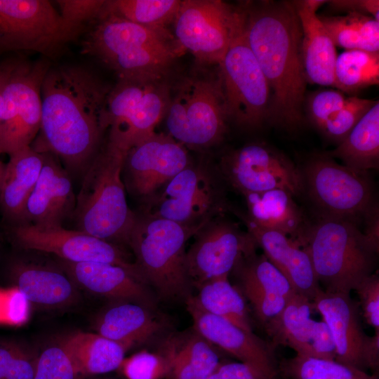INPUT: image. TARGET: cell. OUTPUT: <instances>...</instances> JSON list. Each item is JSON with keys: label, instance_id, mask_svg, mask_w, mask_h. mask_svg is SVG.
Listing matches in <instances>:
<instances>
[{"label": "cell", "instance_id": "obj_1", "mask_svg": "<svg viewBox=\"0 0 379 379\" xmlns=\"http://www.w3.org/2000/svg\"><path fill=\"white\" fill-rule=\"evenodd\" d=\"M111 88L86 67H49L41 88V117L34 149L58 157L74 172L86 171L100 148Z\"/></svg>", "mask_w": 379, "mask_h": 379}, {"label": "cell", "instance_id": "obj_2", "mask_svg": "<svg viewBox=\"0 0 379 379\" xmlns=\"http://www.w3.org/2000/svg\"><path fill=\"white\" fill-rule=\"evenodd\" d=\"M243 33L271 93L269 118L293 130L303 121L307 80L302 30L293 1H260L242 8Z\"/></svg>", "mask_w": 379, "mask_h": 379}, {"label": "cell", "instance_id": "obj_3", "mask_svg": "<svg viewBox=\"0 0 379 379\" xmlns=\"http://www.w3.org/2000/svg\"><path fill=\"white\" fill-rule=\"evenodd\" d=\"M182 50L166 27H147L101 11L82 53L94 56L119 79L158 81Z\"/></svg>", "mask_w": 379, "mask_h": 379}, {"label": "cell", "instance_id": "obj_4", "mask_svg": "<svg viewBox=\"0 0 379 379\" xmlns=\"http://www.w3.org/2000/svg\"><path fill=\"white\" fill-rule=\"evenodd\" d=\"M298 241L326 292L350 293L375 273L379 247L357 220L315 215Z\"/></svg>", "mask_w": 379, "mask_h": 379}, {"label": "cell", "instance_id": "obj_5", "mask_svg": "<svg viewBox=\"0 0 379 379\" xmlns=\"http://www.w3.org/2000/svg\"><path fill=\"white\" fill-rule=\"evenodd\" d=\"M127 152L108 138L85 171L74 213L77 230L128 245L137 215L128 207L122 180Z\"/></svg>", "mask_w": 379, "mask_h": 379}, {"label": "cell", "instance_id": "obj_6", "mask_svg": "<svg viewBox=\"0 0 379 379\" xmlns=\"http://www.w3.org/2000/svg\"><path fill=\"white\" fill-rule=\"evenodd\" d=\"M205 224L188 225L137 215L128 246L147 284L165 299L186 300L192 295L185 270V246Z\"/></svg>", "mask_w": 379, "mask_h": 379}, {"label": "cell", "instance_id": "obj_7", "mask_svg": "<svg viewBox=\"0 0 379 379\" xmlns=\"http://www.w3.org/2000/svg\"><path fill=\"white\" fill-rule=\"evenodd\" d=\"M307 194L316 215L348 218L362 223L378 207L368 172L338 163L326 153L314 155L300 166Z\"/></svg>", "mask_w": 379, "mask_h": 379}, {"label": "cell", "instance_id": "obj_8", "mask_svg": "<svg viewBox=\"0 0 379 379\" xmlns=\"http://www.w3.org/2000/svg\"><path fill=\"white\" fill-rule=\"evenodd\" d=\"M166 114L168 134L182 145L203 148L218 143L229 119L220 75L183 81Z\"/></svg>", "mask_w": 379, "mask_h": 379}, {"label": "cell", "instance_id": "obj_9", "mask_svg": "<svg viewBox=\"0 0 379 379\" xmlns=\"http://www.w3.org/2000/svg\"><path fill=\"white\" fill-rule=\"evenodd\" d=\"M81 31L68 25L47 0H0V50L60 55Z\"/></svg>", "mask_w": 379, "mask_h": 379}, {"label": "cell", "instance_id": "obj_10", "mask_svg": "<svg viewBox=\"0 0 379 379\" xmlns=\"http://www.w3.org/2000/svg\"><path fill=\"white\" fill-rule=\"evenodd\" d=\"M51 65L48 59L8 64L2 92L0 154L11 155L36 139L41 126V88Z\"/></svg>", "mask_w": 379, "mask_h": 379}, {"label": "cell", "instance_id": "obj_11", "mask_svg": "<svg viewBox=\"0 0 379 379\" xmlns=\"http://www.w3.org/2000/svg\"><path fill=\"white\" fill-rule=\"evenodd\" d=\"M174 39L203 63H219L244 25L242 8L218 0L181 1L173 19Z\"/></svg>", "mask_w": 379, "mask_h": 379}, {"label": "cell", "instance_id": "obj_12", "mask_svg": "<svg viewBox=\"0 0 379 379\" xmlns=\"http://www.w3.org/2000/svg\"><path fill=\"white\" fill-rule=\"evenodd\" d=\"M218 65L229 119L244 126L258 127L269 118L271 93L243 27Z\"/></svg>", "mask_w": 379, "mask_h": 379}, {"label": "cell", "instance_id": "obj_13", "mask_svg": "<svg viewBox=\"0 0 379 379\" xmlns=\"http://www.w3.org/2000/svg\"><path fill=\"white\" fill-rule=\"evenodd\" d=\"M214 177L190 164L157 192L145 199L143 215L188 225H200L226 207Z\"/></svg>", "mask_w": 379, "mask_h": 379}, {"label": "cell", "instance_id": "obj_14", "mask_svg": "<svg viewBox=\"0 0 379 379\" xmlns=\"http://www.w3.org/2000/svg\"><path fill=\"white\" fill-rule=\"evenodd\" d=\"M220 172L243 196L275 189L286 190L294 197L302 194L300 166L264 144L251 143L228 152L220 161Z\"/></svg>", "mask_w": 379, "mask_h": 379}, {"label": "cell", "instance_id": "obj_15", "mask_svg": "<svg viewBox=\"0 0 379 379\" xmlns=\"http://www.w3.org/2000/svg\"><path fill=\"white\" fill-rule=\"evenodd\" d=\"M194 237L185 253V270L196 288L208 280L228 276L239 260L258 246L248 232L224 219H211Z\"/></svg>", "mask_w": 379, "mask_h": 379}, {"label": "cell", "instance_id": "obj_16", "mask_svg": "<svg viewBox=\"0 0 379 379\" xmlns=\"http://www.w3.org/2000/svg\"><path fill=\"white\" fill-rule=\"evenodd\" d=\"M16 241L26 249L56 255L69 262H98L122 267L145 281L135 262L115 244L79 230L44 227L22 223L15 226Z\"/></svg>", "mask_w": 379, "mask_h": 379}, {"label": "cell", "instance_id": "obj_17", "mask_svg": "<svg viewBox=\"0 0 379 379\" xmlns=\"http://www.w3.org/2000/svg\"><path fill=\"white\" fill-rule=\"evenodd\" d=\"M190 164L183 145L154 132L128 150L122 170L125 188L145 200Z\"/></svg>", "mask_w": 379, "mask_h": 379}, {"label": "cell", "instance_id": "obj_18", "mask_svg": "<svg viewBox=\"0 0 379 379\" xmlns=\"http://www.w3.org/2000/svg\"><path fill=\"white\" fill-rule=\"evenodd\" d=\"M185 302L194 330L200 335L248 366L258 379H274L277 376L274 347L271 343L263 340L253 331L205 311L193 295Z\"/></svg>", "mask_w": 379, "mask_h": 379}, {"label": "cell", "instance_id": "obj_19", "mask_svg": "<svg viewBox=\"0 0 379 379\" xmlns=\"http://www.w3.org/2000/svg\"><path fill=\"white\" fill-rule=\"evenodd\" d=\"M232 272L263 326L278 315L296 293L265 255L255 251L242 258Z\"/></svg>", "mask_w": 379, "mask_h": 379}, {"label": "cell", "instance_id": "obj_20", "mask_svg": "<svg viewBox=\"0 0 379 379\" xmlns=\"http://www.w3.org/2000/svg\"><path fill=\"white\" fill-rule=\"evenodd\" d=\"M71 179L53 155L44 153V164L25 207L24 221L39 227H60L74 211Z\"/></svg>", "mask_w": 379, "mask_h": 379}, {"label": "cell", "instance_id": "obj_21", "mask_svg": "<svg viewBox=\"0 0 379 379\" xmlns=\"http://www.w3.org/2000/svg\"><path fill=\"white\" fill-rule=\"evenodd\" d=\"M257 246L286 278L293 290L311 301L321 291L311 260L299 242L277 231L260 227L239 214Z\"/></svg>", "mask_w": 379, "mask_h": 379}, {"label": "cell", "instance_id": "obj_22", "mask_svg": "<svg viewBox=\"0 0 379 379\" xmlns=\"http://www.w3.org/2000/svg\"><path fill=\"white\" fill-rule=\"evenodd\" d=\"M312 302L332 333L336 349L335 360L364 370L363 350L367 335L361 324L358 304L350 293L321 290Z\"/></svg>", "mask_w": 379, "mask_h": 379}, {"label": "cell", "instance_id": "obj_23", "mask_svg": "<svg viewBox=\"0 0 379 379\" xmlns=\"http://www.w3.org/2000/svg\"><path fill=\"white\" fill-rule=\"evenodd\" d=\"M326 1H295L302 30V60L307 82L334 85L336 46L317 11Z\"/></svg>", "mask_w": 379, "mask_h": 379}, {"label": "cell", "instance_id": "obj_24", "mask_svg": "<svg viewBox=\"0 0 379 379\" xmlns=\"http://www.w3.org/2000/svg\"><path fill=\"white\" fill-rule=\"evenodd\" d=\"M63 263L74 281L94 293L151 308L154 305L148 285L122 267L98 262Z\"/></svg>", "mask_w": 379, "mask_h": 379}, {"label": "cell", "instance_id": "obj_25", "mask_svg": "<svg viewBox=\"0 0 379 379\" xmlns=\"http://www.w3.org/2000/svg\"><path fill=\"white\" fill-rule=\"evenodd\" d=\"M151 307L130 301H119L98 318L97 333L112 340L126 350L159 333L164 323Z\"/></svg>", "mask_w": 379, "mask_h": 379}, {"label": "cell", "instance_id": "obj_26", "mask_svg": "<svg viewBox=\"0 0 379 379\" xmlns=\"http://www.w3.org/2000/svg\"><path fill=\"white\" fill-rule=\"evenodd\" d=\"M247 206L244 216L255 225L283 233L297 241L308 219L289 192L275 189L244 195Z\"/></svg>", "mask_w": 379, "mask_h": 379}, {"label": "cell", "instance_id": "obj_27", "mask_svg": "<svg viewBox=\"0 0 379 379\" xmlns=\"http://www.w3.org/2000/svg\"><path fill=\"white\" fill-rule=\"evenodd\" d=\"M9 157L0 190V205L6 216L24 221L27 199L44 164V153L28 146Z\"/></svg>", "mask_w": 379, "mask_h": 379}, {"label": "cell", "instance_id": "obj_28", "mask_svg": "<svg viewBox=\"0 0 379 379\" xmlns=\"http://www.w3.org/2000/svg\"><path fill=\"white\" fill-rule=\"evenodd\" d=\"M213 345L193 330L167 338L161 353L169 364L173 379H207L219 366Z\"/></svg>", "mask_w": 379, "mask_h": 379}, {"label": "cell", "instance_id": "obj_29", "mask_svg": "<svg viewBox=\"0 0 379 379\" xmlns=\"http://www.w3.org/2000/svg\"><path fill=\"white\" fill-rule=\"evenodd\" d=\"M60 345L70 358L79 376L103 374L119 369L126 350L99 334L77 332Z\"/></svg>", "mask_w": 379, "mask_h": 379}, {"label": "cell", "instance_id": "obj_30", "mask_svg": "<svg viewBox=\"0 0 379 379\" xmlns=\"http://www.w3.org/2000/svg\"><path fill=\"white\" fill-rule=\"evenodd\" d=\"M352 169L369 172L379 166V102L359 121L337 147L326 152Z\"/></svg>", "mask_w": 379, "mask_h": 379}, {"label": "cell", "instance_id": "obj_31", "mask_svg": "<svg viewBox=\"0 0 379 379\" xmlns=\"http://www.w3.org/2000/svg\"><path fill=\"white\" fill-rule=\"evenodd\" d=\"M314 309L312 301L295 293L280 313L264 326L272 345L274 347L288 346L296 354L310 357V340L314 321L311 314Z\"/></svg>", "mask_w": 379, "mask_h": 379}, {"label": "cell", "instance_id": "obj_32", "mask_svg": "<svg viewBox=\"0 0 379 379\" xmlns=\"http://www.w3.org/2000/svg\"><path fill=\"white\" fill-rule=\"evenodd\" d=\"M164 88L152 83L136 109L126 119L110 128L109 138L127 151L154 133L166 114L168 100Z\"/></svg>", "mask_w": 379, "mask_h": 379}, {"label": "cell", "instance_id": "obj_33", "mask_svg": "<svg viewBox=\"0 0 379 379\" xmlns=\"http://www.w3.org/2000/svg\"><path fill=\"white\" fill-rule=\"evenodd\" d=\"M18 288L29 302L58 306L69 302L75 292L70 280L60 272L36 266H23L17 272Z\"/></svg>", "mask_w": 379, "mask_h": 379}, {"label": "cell", "instance_id": "obj_34", "mask_svg": "<svg viewBox=\"0 0 379 379\" xmlns=\"http://www.w3.org/2000/svg\"><path fill=\"white\" fill-rule=\"evenodd\" d=\"M197 289V294L194 298L203 310L244 330L252 331L243 295L231 284L228 276L208 280Z\"/></svg>", "mask_w": 379, "mask_h": 379}, {"label": "cell", "instance_id": "obj_35", "mask_svg": "<svg viewBox=\"0 0 379 379\" xmlns=\"http://www.w3.org/2000/svg\"><path fill=\"white\" fill-rule=\"evenodd\" d=\"M319 18L336 47L379 52V21L372 17L350 13Z\"/></svg>", "mask_w": 379, "mask_h": 379}, {"label": "cell", "instance_id": "obj_36", "mask_svg": "<svg viewBox=\"0 0 379 379\" xmlns=\"http://www.w3.org/2000/svg\"><path fill=\"white\" fill-rule=\"evenodd\" d=\"M379 83V52L346 50L337 56L334 85L342 93H355Z\"/></svg>", "mask_w": 379, "mask_h": 379}, {"label": "cell", "instance_id": "obj_37", "mask_svg": "<svg viewBox=\"0 0 379 379\" xmlns=\"http://www.w3.org/2000/svg\"><path fill=\"white\" fill-rule=\"evenodd\" d=\"M180 3L177 0L105 1L102 11L141 25L166 27L173 20Z\"/></svg>", "mask_w": 379, "mask_h": 379}, {"label": "cell", "instance_id": "obj_38", "mask_svg": "<svg viewBox=\"0 0 379 379\" xmlns=\"http://www.w3.org/2000/svg\"><path fill=\"white\" fill-rule=\"evenodd\" d=\"M279 370L288 379H379L335 360H326L296 354L280 362Z\"/></svg>", "mask_w": 379, "mask_h": 379}, {"label": "cell", "instance_id": "obj_39", "mask_svg": "<svg viewBox=\"0 0 379 379\" xmlns=\"http://www.w3.org/2000/svg\"><path fill=\"white\" fill-rule=\"evenodd\" d=\"M154 82L119 79L107 98L104 115L106 128L117 125L131 114Z\"/></svg>", "mask_w": 379, "mask_h": 379}, {"label": "cell", "instance_id": "obj_40", "mask_svg": "<svg viewBox=\"0 0 379 379\" xmlns=\"http://www.w3.org/2000/svg\"><path fill=\"white\" fill-rule=\"evenodd\" d=\"M375 102L357 96L347 98L343 106L324 124L320 131L328 139L339 144Z\"/></svg>", "mask_w": 379, "mask_h": 379}, {"label": "cell", "instance_id": "obj_41", "mask_svg": "<svg viewBox=\"0 0 379 379\" xmlns=\"http://www.w3.org/2000/svg\"><path fill=\"white\" fill-rule=\"evenodd\" d=\"M119 369L126 379H161L169 375L166 357L146 350L124 358Z\"/></svg>", "mask_w": 379, "mask_h": 379}, {"label": "cell", "instance_id": "obj_42", "mask_svg": "<svg viewBox=\"0 0 379 379\" xmlns=\"http://www.w3.org/2000/svg\"><path fill=\"white\" fill-rule=\"evenodd\" d=\"M79 377L60 344L46 348L35 360L33 379H79Z\"/></svg>", "mask_w": 379, "mask_h": 379}, {"label": "cell", "instance_id": "obj_43", "mask_svg": "<svg viewBox=\"0 0 379 379\" xmlns=\"http://www.w3.org/2000/svg\"><path fill=\"white\" fill-rule=\"evenodd\" d=\"M56 2L62 19L68 25L82 31L87 24L98 19L105 1L59 0Z\"/></svg>", "mask_w": 379, "mask_h": 379}, {"label": "cell", "instance_id": "obj_44", "mask_svg": "<svg viewBox=\"0 0 379 379\" xmlns=\"http://www.w3.org/2000/svg\"><path fill=\"white\" fill-rule=\"evenodd\" d=\"M346 98L343 93L333 89L319 91L311 95L307 104L309 114L319 130L343 106Z\"/></svg>", "mask_w": 379, "mask_h": 379}, {"label": "cell", "instance_id": "obj_45", "mask_svg": "<svg viewBox=\"0 0 379 379\" xmlns=\"http://www.w3.org/2000/svg\"><path fill=\"white\" fill-rule=\"evenodd\" d=\"M34 365L20 348L0 346V379H33Z\"/></svg>", "mask_w": 379, "mask_h": 379}, {"label": "cell", "instance_id": "obj_46", "mask_svg": "<svg viewBox=\"0 0 379 379\" xmlns=\"http://www.w3.org/2000/svg\"><path fill=\"white\" fill-rule=\"evenodd\" d=\"M366 323L379 329V277L373 273L366 279L355 290Z\"/></svg>", "mask_w": 379, "mask_h": 379}, {"label": "cell", "instance_id": "obj_47", "mask_svg": "<svg viewBox=\"0 0 379 379\" xmlns=\"http://www.w3.org/2000/svg\"><path fill=\"white\" fill-rule=\"evenodd\" d=\"M29 302L17 288L2 293L1 321L11 325H21L28 319Z\"/></svg>", "mask_w": 379, "mask_h": 379}, {"label": "cell", "instance_id": "obj_48", "mask_svg": "<svg viewBox=\"0 0 379 379\" xmlns=\"http://www.w3.org/2000/svg\"><path fill=\"white\" fill-rule=\"evenodd\" d=\"M310 347V357L335 360V345L331 330L324 321H314Z\"/></svg>", "mask_w": 379, "mask_h": 379}, {"label": "cell", "instance_id": "obj_49", "mask_svg": "<svg viewBox=\"0 0 379 379\" xmlns=\"http://www.w3.org/2000/svg\"><path fill=\"white\" fill-rule=\"evenodd\" d=\"M326 3L332 9L367 15L379 21L378 0H333Z\"/></svg>", "mask_w": 379, "mask_h": 379}, {"label": "cell", "instance_id": "obj_50", "mask_svg": "<svg viewBox=\"0 0 379 379\" xmlns=\"http://www.w3.org/2000/svg\"><path fill=\"white\" fill-rule=\"evenodd\" d=\"M207 379H258L251 368L241 362L221 364Z\"/></svg>", "mask_w": 379, "mask_h": 379}, {"label": "cell", "instance_id": "obj_51", "mask_svg": "<svg viewBox=\"0 0 379 379\" xmlns=\"http://www.w3.org/2000/svg\"><path fill=\"white\" fill-rule=\"evenodd\" d=\"M363 361L365 368L377 370L379 365V329L372 336L367 335L364 350Z\"/></svg>", "mask_w": 379, "mask_h": 379}, {"label": "cell", "instance_id": "obj_52", "mask_svg": "<svg viewBox=\"0 0 379 379\" xmlns=\"http://www.w3.org/2000/svg\"><path fill=\"white\" fill-rule=\"evenodd\" d=\"M8 65H4L0 66V117L2 109V105H3V98H2V92H3V88L4 86V83L6 79L7 72H8Z\"/></svg>", "mask_w": 379, "mask_h": 379}, {"label": "cell", "instance_id": "obj_53", "mask_svg": "<svg viewBox=\"0 0 379 379\" xmlns=\"http://www.w3.org/2000/svg\"><path fill=\"white\" fill-rule=\"evenodd\" d=\"M6 165L0 159V190L5 173Z\"/></svg>", "mask_w": 379, "mask_h": 379}, {"label": "cell", "instance_id": "obj_54", "mask_svg": "<svg viewBox=\"0 0 379 379\" xmlns=\"http://www.w3.org/2000/svg\"><path fill=\"white\" fill-rule=\"evenodd\" d=\"M1 300H2V293L0 292V321H1Z\"/></svg>", "mask_w": 379, "mask_h": 379}]
</instances>
